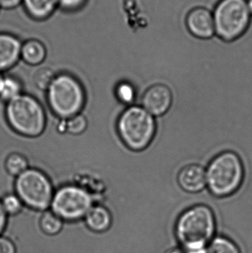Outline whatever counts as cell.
<instances>
[{"mask_svg":"<svg viewBox=\"0 0 252 253\" xmlns=\"http://www.w3.org/2000/svg\"><path fill=\"white\" fill-rule=\"evenodd\" d=\"M207 187L215 197L232 196L242 186L245 177L244 163L239 155L224 150L215 156L207 165Z\"/></svg>","mask_w":252,"mask_h":253,"instance_id":"1","label":"cell"},{"mask_svg":"<svg viewBox=\"0 0 252 253\" xmlns=\"http://www.w3.org/2000/svg\"><path fill=\"white\" fill-rule=\"evenodd\" d=\"M116 131L126 148L140 153L155 139L157 121L142 105H133L124 108L118 116Z\"/></svg>","mask_w":252,"mask_h":253,"instance_id":"2","label":"cell"},{"mask_svg":"<svg viewBox=\"0 0 252 253\" xmlns=\"http://www.w3.org/2000/svg\"><path fill=\"white\" fill-rule=\"evenodd\" d=\"M216 230L214 212L205 205H194L183 211L176 226V237L185 250L207 248Z\"/></svg>","mask_w":252,"mask_h":253,"instance_id":"3","label":"cell"},{"mask_svg":"<svg viewBox=\"0 0 252 253\" xmlns=\"http://www.w3.org/2000/svg\"><path fill=\"white\" fill-rule=\"evenodd\" d=\"M213 13L216 35L224 41L242 37L251 25L252 16L247 0H220Z\"/></svg>","mask_w":252,"mask_h":253,"instance_id":"4","label":"cell"},{"mask_svg":"<svg viewBox=\"0 0 252 253\" xmlns=\"http://www.w3.org/2000/svg\"><path fill=\"white\" fill-rule=\"evenodd\" d=\"M47 91L50 108L61 118L70 119L78 115L84 107V89L79 82L72 76H57Z\"/></svg>","mask_w":252,"mask_h":253,"instance_id":"5","label":"cell"},{"mask_svg":"<svg viewBox=\"0 0 252 253\" xmlns=\"http://www.w3.org/2000/svg\"><path fill=\"white\" fill-rule=\"evenodd\" d=\"M5 113L9 125L21 135L38 136L45 127V114L42 107L28 95L21 94L9 102Z\"/></svg>","mask_w":252,"mask_h":253,"instance_id":"6","label":"cell"},{"mask_svg":"<svg viewBox=\"0 0 252 253\" xmlns=\"http://www.w3.org/2000/svg\"><path fill=\"white\" fill-rule=\"evenodd\" d=\"M16 195L24 205L35 211H46L53 200V187L41 171L28 169L16 178Z\"/></svg>","mask_w":252,"mask_h":253,"instance_id":"7","label":"cell"},{"mask_svg":"<svg viewBox=\"0 0 252 253\" xmlns=\"http://www.w3.org/2000/svg\"><path fill=\"white\" fill-rule=\"evenodd\" d=\"M50 206L63 221H78L84 218L93 206V197L81 187L65 186L54 193Z\"/></svg>","mask_w":252,"mask_h":253,"instance_id":"8","label":"cell"},{"mask_svg":"<svg viewBox=\"0 0 252 253\" xmlns=\"http://www.w3.org/2000/svg\"><path fill=\"white\" fill-rule=\"evenodd\" d=\"M173 104V90L163 83L149 86L142 96V106L155 118L165 116L171 109Z\"/></svg>","mask_w":252,"mask_h":253,"instance_id":"9","label":"cell"},{"mask_svg":"<svg viewBox=\"0 0 252 253\" xmlns=\"http://www.w3.org/2000/svg\"><path fill=\"white\" fill-rule=\"evenodd\" d=\"M186 26L193 37L208 40L216 35L213 10L207 7L192 9L186 17Z\"/></svg>","mask_w":252,"mask_h":253,"instance_id":"10","label":"cell"},{"mask_svg":"<svg viewBox=\"0 0 252 253\" xmlns=\"http://www.w3.org/2000/svg\"><path fill=\"white\" fill-rule=\"evenodd\" d=\"M178 185L185 193L196 194L207 187L206 168L199 164H189L183 166L177 174Z\"/></svg>","mask_w":252,"mask_h":253,"instance_id":"11","label":"cell"},{"mask_svg":"<svg viewBox=\"0 0 252 253\" xmlns=\"http://www.w3.org/2000/svg\"><path fill=\"white\" fill-rule=\"evenodd\" d=\"M22 44L8 34H0V71L9 69L19 60Z\"/></svg>","mask_w":252,"mask_h":253,"instance_id":"12","label":"cell"},{"mask_svg":"<svg viewBox=\"0 0 252 253\" xmlns=\"http://www.w3.org/2000/svg\"><path fill=\"white\" fill-rule=\"evenodd\" d=\"M88 228L96 233L107 231L112 224V215L105 207L93 205L84 217Z\"/></svg>","mask_w":252,"mask_h":253,"instance_id":"13","label":"cell"},{"mask_svg":"<svg viewBox=\"0 0 252 253\" xmlns=\"http://www.w3.org/2000/svg\"><path fill=\"white\" fill-rule=\"evenodd\" d=\"M47 50L42 42L37 40H30L22 44L21 56L25 62L31 65H38L43 62Z\"/></svg>","mask_w":252,"mask_h":253,"instance_id":"14","label":"cell"},{"mask_svg":"<svg viewBox=\"0 0 252 253\" xmlns=\"http://www.w3.org/2000/svg\"><path fill=\"white\" fill-rule=\"evenodd\" d=\"M25 10L34 19H47L58 5V0H22Z\"/></svg>","mask_w":252,"mask_h":253,"instance_id":"15","label":"cell"},{"mask_svg":"<svg viewBox=\"0 0 252 253\" xmlns=\"http://www.w3.org/2000/svg\"><path fill=\"white\" fill-rule=\"evenodd\" d=\"M115 96L121 105L127 107L134 105L137 98L136 86L130 80H122L115 88Z\"/></svg>","mask_w":252,"mask_h":253,"instance_id":"16","label":"cell"},{"mask_svg":"<svg viewBox=\"0 0 252 253\" xmlns=\"http://www.w3.org/2000/svg\"><path fill=\"white\" fill-rule=\"evenodd\" d=\"M39 225L44 234L55 236L59 234L62 230L63 220L61 219L53 211H46L40 218Z\"/></svg>","mask_w":252,"mask_h":253,"instance_id":"17","label":"cell"},{"mask_svg":"<svg viewBox=\"0 0 252 253\" xmlns=\"http://www.w3.org/2000/svg\"><path fill=\"white\" fill-rule=\"evenodd\" d=\"M22 86L16 79L11 77H2L0 83V98L9 102L20 96Z\"/></svg>","mask_w":252,"mask_h":253,"instance_id":"18","label":"cell"},{"mask_svg":"<svg viewBox=\"0 0 252 253\" xmlns=\"http://www.w3.org/2000/svg\"><path fill=\"white\" fill-rule=\"evenodd\" d=\"M208 253H241L238 247L227 238H214L207 246Z\"/></svg>","mask_w":252,"mask_h":253,"instance_id":"19","label":"cell"},{"mask_svg":"<svg viewBox=\"0 0 252 253\" xmlns=\"http://www.w3.org/2000/svg\"><path fill=\"white\" fill-rule=\"evenodd\" d=\"M5 169L10 175L18 177L28 169V160L22 155L13 153L6 159Z\"/></svg>","mask_w":252,"mask_h":253,"instance_id":"20","label":"cell"},{"mask_svg":"<svg viewBox=\"0 0 252 253\" xmlns=\"http://www.w3.org/2000/svg\"><path fill=\"white\" fill-rule=\"evenodd\" d=\"M55 78L54 72L50 68H43L34 75V83L41 90H47Z\"/></svg>","mask_w":252,"mask_h":253,"instance_id":"21","label":"cell"},{"mask_svg":"<svg viewBox=\"0 0 252 253\" xmlns=\"http://www.w3.org/2000/svg\"><path fill=\"white\" fill-rule=\"evenodd\" d=\"M3 208L7 215H14L22 211L24 204L17 195H7L1 201Z\"/></svg>","mask_w":252,"mask_h":253,"instance_id":"22","label":"cell"},{"mask_svg":"<svg viewBox=\"0 0 252 253\" xmlns=\"http://www.w3.org/2000/svg\"><path fill=\"white\" fill-rule=\"evenodd\" d=\"M67 131L72 135H79L85 131L87 127V121L84 116H74L71 118L68 119L66 126Z\"/></svg>","mask_w":252,"mask_h":253,"instance_id":"23","label":"cell"},{"mask_svg":"<svg viewBox=\"0 0 252 253\" xmlns=\"http://www.w3.org/2000/svg\"><path fill=\"white\" fill-rule=\"evenodd\" d=\"M87 0H58V4L65 10H78L85 4Z\"/></svg>","mask_w":252,"mask_h":253,"instance_id":"24","label":"cell"},{"mask_svg":"<svg viewBox=\"0 0 252 253\" xmlns=\"http://www.w3.org/2000/svg\"><path fill=\"white\" fill-rule=\"evenodd\" d=\"M0 253H16V248L10 239L0 236Z\"/></svg>","mask_w":252,"mask_h":253,"instance_id":"25","label":"cell"},{"mask_svg":"<svg viewBox=\"0 0 252 253\" xmlns=\"http://www.w3.org/2000/svg\"><path fill=\"white\" fill-rule=\"evenodd\" d=\"M22 0H0V7L4 9H11L19 5Z\"/></svg>","mask_w":252,"mask_h":253,"instance_id":"26","label":"cell"},{"mask_svg":"<svg viewBox=\"0 0 252 253\" xmlns=\"http://www.w3.org/2000/svg\"><path fill=\"white\" fill-rule=\"evenodd\" d=\"M7 214L4 211L1 201H0V236L5 228L6 224H7Z\"/></svg>","mask_w":252,"mask_h":253,"instance_id":"27","label":"cell"},{"mask_svg":"<svg viewBox=\"0 0 252 253\" xmlns=\"http://www.w3.org/2000/svg\"><path fill=\"white\" fill-rule=\"evenodd\" d=\"M185 253H208L207 248H193V249L185 250Z\"/></svg>","mask_w":252,"mask_h":253,"instance_id":"28","label":"cell"},{"mask_svg":"<svg viewBox=\"0 0 252 253\" xmlns=\"http://www.w3.org/2000/svg\"><path fill=\"white\" fill-rule=\"evenodd\" d=\"M247 5H248L249 10L252 16V0H247Z\"/></svg>","mask_w":252,"mask_h":253,"instance_id":"29","label":"cell"},{"mask_svg":"<svg viewBox=\"0 0 252 253\" xmlns=\"http://www.w3.org/2000/svg\"><path fill=\"white\" fill-rule=\"evenodd\" d=\"M167 253H185L183 251L180 249H173L171 250V251H169Z\"/></svg>","mask_w":252,"mask_h":253,"instance_id":"30","label":"cell"},{"mask_svg":"<svg viewBox=\"0 0 252 253\" xmlns=\"http://www.w3.org/2000/svg\"><path fill=\"white\" fill-rule=\"evenodd\" d=\"M1 79H2V77H1V75H0V83H1Z\"/></svg>","mask_w":252,"mask_h":253,"instance_id":"31","label":"cell"}]
</instances>
